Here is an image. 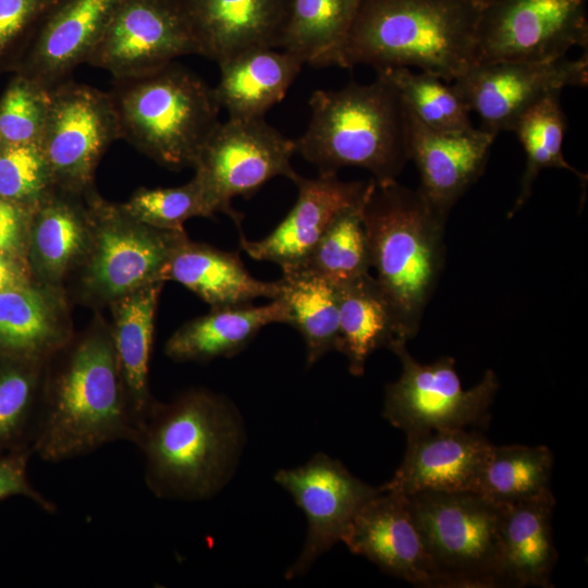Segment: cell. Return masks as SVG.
<instances>
[{
	"mask_svg": "<svg viewBox=\"0 0 588 588\" xmlns=\"http://www.w3.org/2000/svg\"><path fill=\"white\" fill-rule=\"evenodd\" d=\"M364 198L332 221L297 272L317 274L334 285L369 272L370 255L362 217Z\"/></svg>",
	"mask_w": 588,
	"mask_h": 588,
	"instance_id": "obj_36",
	"label": "cell"
},
{
	"mask_svg": "<svg viewBox=\"0 0 588 588\" xmlns=\"http://www.w3.org/2000/svg\"><path fill=\"white\" fill-rule=\"evenodd\" d=\"M309 107L307 128L295 139L296 152L320 172L358 167L384 183L395 181L409 161L405 107L383 76L377 74L369 84L318 89Z\"/></svg>",
	"mask_w": 588,
	"mask_h": 588,
	"instance_id": "obj_5",
	"label": "cell"
},
{
	"mask_svg": "<svg viewBox=\"0 0 588 588\" xmlns=\"http://www.w3.org/2000/svg\"><path fill=\"white\" fill-rule=\"evenodd\" d=\"M399 90L406 110L429 130L451 133L473 127L470 108L455 85L408 68L377 71Z\"/></svg>",
	"mask_w": 588,
	"mask_h": 588,
	"instance_id": "obj_35",
	"label": "cell"
},
{
	"mask_svg": "<svg viewBox=\"0 0 588 588\" xmlns=\"http://www.w3.org/2000/svg\"><path fill=\"white\" fill-rule=\"evenodd\" d=\"M480 11L463 0H363L329 65L417 68L452 83L475 63Z\"/></svg>",
	"mask_w": 588,
	"mask_h": 588,
	"instance_id": "obj_2",
	"label": "cell"
},
{
	"mask_svg": "<svg viewBox=\"0 0 588 588\" xmlns=\"http://www.w3.org/2000/svg\"><path fill=\"white\" fill-rule=\"evenodd\" d=\"M553 463L546 445L492 444L476 492L499 505L549 494Z\"/></svg>",
	"mask_w": 588,
	"mask_h": 588,
	"instance_id": "obj_30",
	"label": "cell"
},
{
	"mask_svg": "<svg viewBox=\"0 0 588 588\" xmlns=\"http://www.w3.org/2000/svg\"><path fill=\"white\" fill-rule=\"evenodd\" d=\"M167 1L184 12V9L186 8V5L189 3L191 0H167Z\"/></svg>",
	"mask_w": 588,
	"mask_h": 588,
	"instance_id": "obj_44",
	"label": "cell"
},
{
	"mask_svg": "<svg viewBox=\"0 0 588 588\" xmlns=\"http://www.w3.org/2000/svg\"><path fill=\"white\" fill-rule=\"evenodd\" d=\"M295 139L287 138L264 119H231L219 122L194 166L221 212L237 225L242 213L232 207L236 196L249 197L275 176L292 182L298 173L291 159Z\"/></svg>",
	"mask_w": 588,
	"mask_h": 588,
	"instance_id": "obj_10",
	"label": "cell"
},
{
	"mask_svg": "<svg viewBox=\"0 0 588 588\" xmlns=\"http://www.w3.org/2000/svg\"><path fill=\"white\" fill-rule=\"evenodd\" d=\"M109 94L121 138L171 169L194 167L220 122L213 88L173 62L142 76L114 81Z\"/></svg>",
	"mask_w": 588,
	"mask_h": 588,
	"instance_id": "obj_6",
	"label": "cell"
},
{
	"mask_svg": "<svg viewBox=\"0 0 588 588\" xmlns=\"http://www.w3.org/2000/svg\"><path fill=\"white\" fill-rule=\"evenodd\" d=\"M363 0H291L281 47L304 63L329 65Z\"/></svg>",
	"mask_w": 588,
	"mask_h": 588,
	"instance_id": "obj_31",
	"label": "cell"
},
{
	"mask_svg": "<svg viewBox=\"0 0 588 588\" xmlns=\"http://www.w3.org/2000/svg\"><path fill=\"white\" fill-rule=\"evenodd\" d=\"M120 208L140 223L167 231H183L186 220L211 217L220 211L217 201L196 174L182 186L140 188Z\"/></svg>",
	"mask_w": 588,
	"mask_h": 588,
	"instance_id": "obj_37",
	"label": "cell"
},
{
	"mask_svg": "<svg viewBox=\"0 0 588 588\" xmlns=\"http://www.w3.org/2000/svg\"><path fill=\"white\" fill-rule=\"evenodd\" d=\"M553 493L501 505L499 536L505 586L553 587Z\"/></svg>",
	"mask_w": 588,
	"mask_h": 588,
	"instance_id": "obj_23",
	"label": "cell"
},
{
	"mask_svg": "<svg viewBox=\"0 0 588 588\" xmlns=\"http://www.w3.org/2000/svg\"><path fill=\"white\" fill-rule=\"evenodd\" d=\"M64 338L48 293L24 285L0 291V354L44 360Z\"/></svg>",
	"mask_w": 588,
	"mask_h": 588,
	"instance_id": "obj_28",
	"label": "cell"
},
{
	"mask_svg": "<svg viewBox=\"0 0 588 588\" xmlns=\"http://www.w3.org/2000/svg\"><path fill=\"white\" fill-rule=\"evenodd\" d=\"M481 120L479 127L498 135L512 131L532 105L567 86H587L588 56L549 62L504 61L473 65L452 82Z\"/></svg>",
	"mask_w": 588,
	"mask_h": 588,
	"instance_id": "obj_13",
	"label": "cell"
},
{
	"mask_svg": "<svg viewBox=\"0 0 588 588\" xmlns=\"http://www.w3.org/2000/svg\"><path fill=\"white\" fill-rule=\"evenodd\" d=\"M33 451L25 449L0 456V502L12 497H24L48 513L57 505L30 482L27 466Z\"/></svg>",
	"mask_w": 588,
	"mask_h": 588,
	"instance_id": "obj_41",
	"label": "cell"
},
{
	"mask_svg": "<svg viewBox=\"0 0 588 588\" xmlns=\"http://www.w3.org/2000/svg\"><path fill=\"white\" fill-rule=\"evenodd\" d=\"M561 93H552L528 108L516 121V133L526 154V166L520 179L519 193L509 217L520 209L532 192L538 174L548 168L565 169L584 183L586 174L573 168L562 151L566 130V117L560 102Z\"/></svg>",
	"mask_w": 588,
	"mask_h": 588,
	"instance_id": "obj_32",
	"label": "cell"
},
{
	"mask_svg": "<svg viewBox=\"0 0 588 588\" xmlns=\"http://www.w3.org/2000/svg\"><path fill=\"white\" fill-rule=\"evenodd\" d=\"M405 112L409 160L420 174L417 189L446 220L456 201L485 172L497 135L474 126L462 132H437L424 126L406 108Z\"/></svg>",
	"mask_w": 588,
	"mask_h": 588,
	"instance_id": "obj_18",
	"label": "cell"
},
{
	"mask_svg": "<svg viewBox=\"0 0 588 588\" xmlns=\"http://www.w3.org/2000/svg\"><path fill=\"white\" fill-rule=\"evenodd\" d=\"M588 47L587 0H492L481 8L475 63L549 62Z\"/></svg>",
	"mask_w": 588,
	"mask_h": 588,
	"instance_id": "obj_9",
	"label": "cell"
},
{
	"mask_svg": "<svg viewBox=\"0 0 588 588\" xmlns=\"http://www.w3.org/2000/svg\"><path fill=\"white\" fill-rule=\"evenodd\" d=\"M242 418L233 403L206 390L156 402L133 444L144 460L147 488L159 499L200 501L231 479L244 444Z\"/></svg>",
	"mask_w": 588,
	"mask_h": 588,
	"instance_id": "obj_1",
	"label": "cell"
},
{
	"mask_svg": "<svg viewBox=\"0 0 588 588\" xmlns=\"http://www.w3.org/2000/svg\"><path fill=\"white\" fill-rule=\"evenodd\" d=\"M293 182L297 199L277 228L259 241L241 237V247L249 257L278 265L283 274L302 269L332 221L359 203L369 185V181H342L335 172H320L313 179L298 174Z\"/></svg>",
	"mask_w": 588,
	"mask_h": 588,
	"instance_id": "obj_16",
	"label": "cell"
},
{
	"mask_svg": "<svg viewBox=\"0 0 588 588\" xmlns=\"http://www.w3.org/2000/svg\"><path fill=\"white\" fill-rule=\"evenodd\" d=\"M119 138L109 91L68 79L51 88L39 146L58 189L71 194L88 189L101 156Z\"/></svg>",
	"mask_w": 588,
	"mask_h": 588,
	"instance_id": "obj_11",
	"label": "cell"
},
{
	"mask_svg": "<svg viewBox=\"0 0 588 588\" xmlns=\"http://www.w3.org/2000/svg\"><path fill=\"white\" fill-rule=\"evenodd\" d=\"M187 54H199V49L182 10L167 0H120L87 63L118 81Z\"/></svg>",
	"mask_w": 588,
	"mask_h": 588,
	"instance_id": "obj_12",
	"label": "cell"
},
{
	"mask_svg": "<svg viewBox=\"0 0 588 588\" xmlns=\"http://www.w3.org/2000/svg\"><path fill=\"white\" fill-rule=\"evenodd\" d=\"M38 144H0V197L34 210L54 189Z\"/></svg>",
	"mask_w": 588,
	"mask_h": 588,
	"instance_id": "obj_39",
	"label": "cell"
},
{
	"mask_svg": "<svg viewBox=\"0 0 588 588\" xmlns=\"http://www.w3.org/2000/svg\"><path fill=\"white\" fill-rule=\"evenodd\" d=\"M96 234L87 271L89 286L99 295L120 298L158 281L161 268L184 231L160 230L140 223L112 206L94 199Z\"/></svg>",
	"mask_w": 588,
	"mask_h": 588,
	"instance_id": "obj_15",
	"label": "cell"
},
{
	"mask_svg": "<svg viewBox=\"0 0 588 588\" xmlns=\"http://www.w3.org/2000/svg\"><path fill=\"white\" fill-rule=\"evenodd\" d=\"M274 480L290 492L308 520L303 551L286 572L287 579L305 574L341 541L355 514L380 492V487L362 481L341 462L323 453L302 466L279 470Z\"/></svg>",
	"mask_w": 588,
	"mask_h": 588,
	"instance_id": "obj_14",
	"label": "cell"
},
{
	"mask_svg": "<svg viewBox=\"0 0 588 588\" xmlns=\"http://www.w3.org/2000/svg\"><path fill=\"white\" fill-rule=\"evenodd\" d=\"M282 299L289 310V324L302 335L311 366L330 351H338L340 340L339 303L335 285L309 272L283 274L279 280Z\"/></svg>",
	"mask_w": 588,
	"mask_h": 588,
	"instance_id": "obj_29",
	"label": "cell"
},
{
	"mask_svg": "<svg viewBox=\"0 0 588 588\" xmlns=\"http://www.w3.org/2000/svg\"><path fill=\"white\" fill-rule=\"evenodd\" d=\"M162 282L147 284L119 298L112 343L137 430L155 401L149 391L154 319Z\"/></svg>",
	"mask_w": 588,
	"mask_h": 588,
	"instance_id": "obj_26",
	"label": "cell"
},
{
	"mask_svg": "<svg viewBox=\"0 0 588 588\" xmlns=\"http://www.w3.org/2000/svg\"><path fill=\"white\" fill-rule=\"evenodd\" d=\"M136 432L112 338L86 335L44 381L34 454L60 463L117 441L133 443Z\"/></svg>",
	"mask_w": 588,
	"mask_h": 588,
	"instance_id": "obj_3",
	"label": "cell"
},
{
	"mask_svg": "<svg viewBox=\"0 0 588 588\" xmlns=\"http://www.w3.org/2000/svg\"><path fill=\"white\" fill-rule=\"evenodd\" d=\"M385 573L419 587H439L422 537L403 494L385 491L355 514L342 540Z\"/></svg>",
	"mask_w": 588,
	"mask_h": 588,
	"instance_id": "obj_17",
	"label": "cell"
},
{
	"mask_svg": "<svg viewBox=\"0 0 588 588\" xmlns=\"http://www.w3.org/2000/svg\"><path fill=\"white\" fill-rule=\"evenodd\" d=\"M120 0H61L44 19L14 73L48 88L88 61Z\"/></svg>",
	"mask_w": 588,
	"mask_h": 588,
	"instance_id": "obj_20",
	"label": "cell"
},
{
	"mask_svg": "<svg viewBox=\"0 0 588 588\" xmlns=\"http://www.w3.org/2000/svg\"><path fill=\"white\" fill-rule=\"evenodd\" d=\"M285 303H271L212 308L205 316L186 322L166 344V354L176 362L205 363L218 357H231L243 351L260 330L271 323H287Z\"/></svg>",
	"mask_w": 588,
	"mask_h": 588,
	"instance_id": "obj_25",
	"label": "cell"
},
{
	"mask_svg": "<svg viewBox=\"0 0 588 588\" xmlns=\"http://www.w3.org/2000/svg\"><path fill=\"white\" fill-rule=\"evenodd\" d=\"M10 358L0 367V456L33 451L41 412L42 360Z\"/></svg>",
	"mask_w": 588,
	"mask_h": 588,
	"instance_id": "obj_33",
	"label": "cell"
},
{
	"mask_svg": "<svg viewBox=\"0 0 588 588\" xmlns=\"http://www.w3.org/2000/svg\"><path fill=\"white\" fill-rule=\"evenodd\" d=\"M175 281L211 308L253 304L257 298L277 299L280 282L254 278L237 253L193 243L184 237L160 270L158 281Z\"/></svg>",
	"mask_w": 588,
	"mask_h": 588,
	"instance_id": "obj_22",
	"label": "cell"
},
{
	"mask_svg": "<svg viewBox=\"0 0 588 588\" xmlns=\"http://www.w3.org/2000/svg\"><path fill=\"white\" fill-rule=\"evenodd\" d=\"M396 340L389 347L400 359V378L387 384L383 417L406 436L432 430L467 429L486 424L499 390L494 371L487 370L470 389L462 387L451 356L431 364L417 362Z\"/></svg>",
	"mask_w": 588,
	"mask_h": 588,
	"instance_id": "obj_8",
	"label": "cell"
},
{
	"mask_svg": "<svg viewBox=\"0 0 588 588\" xmlns=\"http://www.w3.org/2000/svg\"><path fill=\"white\" fill-rule=\"evenodd\" d=\"M20 274L0 250V291L20 286Z\"/></svg>",
	"mask_w": 588,
	"mask_h": 588,
	"instance_id": "obj_43",
	"label": "cell"
},
{
	"mask_svg": "<svg viewBox=\"0 0 588 588\" xmlns=\"http://www.w3.org/2000/svg\"><path fill=\"white\" fill-rule=\"evenodd\" d=\"M370 265L399 335L417 334L445 262L444 226L418 189L369 181L362 207Z\"/></svg>",
	"mask_w": 588,
	"mask_h": 588,
	"instance_id": "obj_4",
	"label": "cell"
},
{
	"mask_svg": "<svg viewBox=\"0 0 588 588\" xmlns=\"http://www.w3.org/2000/svg\"><path fill=\"white\" fill-rule=\"evenodd\" d=\"M340 340L338 351L348 360L353 376H362L368 357L378 348L402 340L392 310L369 272L336 284ZM404 341V340H402Z\"/></svg>",
	"mask_w": 588,
	"mask_h": 588,
	"instance_id": "obj_27",
	"label": "cell"
},
{
	"mask_svg": "<svg viewBox=\"0 0 588 588\" xmlns=\"http://www.w3.org/2000/svg\"><path fill=\"white\" fill-rule=\"evenodd\" d=\"M405 497L439 587H505L501 505L475 491H422Z\"/></svg>",
	"mask_w": 588,
	"mask_h": 588,
	"instance_id": "obj_7",
	"label": "cell"
},
{
	"mask_svg": "<svg viewBox=\"0 0 588 588\" xmlns=\"http://www.w3.org/2000/svg\"><path fill=\"white\" fill-rule=\"evenodd\" d=\"M404 457L380 488L411 495L422 491H475L492 443L479 431L432 430L408 434Z\"/></svg>",
	"mask_w": 588,
	"mask_h": 588,
	"instance_id": "obj_19",
	"label": "cell"
},
{
	"mask_svg": "<svg viewBox=\"0 0 588 588\" xmlns=\"http://www.w3.org/2000/svg\"><path fill=\"white\" fill-rule=\"evenodd\" d=\"M0 98V144L40 143L48 118L51 88L21 73Z\"/></svg>",
	"mask_w": 588,
	"mask_h": 588,
	"instance_id": "obj_38",
	"label": "cell"
},
{
	"mask_svg": "<svg viewBox=\"0 0 588 588\" xmlns=\"http://www.w3.org/2000/svg\"><path fill=\"white\" fill-rule=\"evenodd\" d=\"M56 189L34 209L33 230L35 260L40 271L53 279L83 254L88 242L85 213Z\"/></svg>",
	"mask_w": 588,
	"mask_h": 588,
	"instance_id": "obj_34",
	"label": "cell"
},
{
	"mask_svg": "<svg viewBox=\"0 0 588 588\" xmlns=\"http://www.w3.org/2000/svg\"><path fill=\"white\" fill-rule=\"evenodd\" d=\"M463 1H467V2L477 4V5L482 8V7L487 5L492 0H463Z\"/></svg>",
	"mask_w": 588,
	"mask_h": 588,
	"instance_id": "obj_45",
	"label": "cell"
},
{
	"mask_svg": "<svg viewBox=\"0 0 588 588\" xmlns=\"http://www.w3.org/2000/svg\"><path fill=\"white\" fill-rule=\"evenodd\" d=\"M220 78L213 88L220 108L231 119H264L293 84L303 60L285 50L256 48L220 63Z\"/></svg>",
	"mask_w": 588,
	"mask_h": 588,
	"instance_id": "obj_24",
	"label": "cell"
},
{
	"mask_svg": "<svg viewBox=\"0 0 588 588\" xmlns=\"http://www.w3.org/2000/svg\"><path fill=\"white\" fill-rule=\"evenodd\" d=\"M291 0H191L184 14L199 56L220 63L256 48H280Z\"/></svg>",
	"mask_w": 588,
	"mask_h": 588,
	"instance_id": "obj_21",
	"label": "cell"
},
{
	"mask_svg": "<svg viewBox=\"0 0 588 588\" xmlns=\"http://www.w3.org/2000/svg\"><path fill=\"white\" fill-rule=\"evenodd\" d=\"M61 0H0V73L19 68L44 19Z\"/></svg>",
	"mask_w": 588,
	"mask_h": 588,
	"instance_id": "obj_40",
	"label": "cell"
},
{
	"mask_svg": "<svg viewBox=\"0 0 588 588\" xmlns=\"http://www.w3.org/2000/svg\"><path fill=\"white\" fill-rule=\"evenodd\" d=\"M24 208L0 197V250L14 252L21 243Z\"/></svg>",
	"mask_w": 588,
	"mask_h": 588,
	"instance_id": "obj_42",
	"label": "cell"
}]
</instances>
